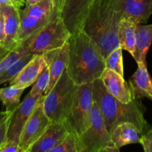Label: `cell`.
I'll return each mask as SVG.
<instances>
[{"mask_svg": "<svg viewBox=\"0 0 152 152\" xmlns=\"http://www.w3.org/2000/svg\"><path fill=\"white\" fill-rule=\"evenodd\" d=\"M66 71L77 86L92 83L101 78L105 69V58L101 48L82 29L69 39Z\"/></svg>", "mask_w": 152, "mask_h": 152, "instance_id": "obj_1", "label": "cell"}, {"mask_svg": "<svg viewBox=\"0 0 152 152\" xmlns=\"http://www.w3.org/2000/svg\"><path fill=\"white\" fill-rule=\"evenodd\" d=\"M122 13L116 0H93L81 29L98 44L104 58L119 47L118 30Z\"/></svg>", "mask_w": 152, "mask_h": 152, "instance_id": "obj_2", "label": "cell"}, {"mask_svg": "<svg viewBox=\"0 0 152 152\" xmlns=\"http://www.w3.org/2000/svg\"><path fill=\"white\" fill-rule=\"evenodd\" d=\"M92 86L94 102L102 114L110 134L118 125L126 122L134 123L142 135L151 129L144 117L145 108L140 99L134 98L128 103L120 102L107 91L101 79L95 80Z\"/></svg>", "mask_w": 152, "mask_h": 152, "instance_id": "obj_3", "label": "cell"}, {"mask_svg": "<svg viewBox=\"0 0 152 152\" xmlns=\"http://www.w3.org/2000/svg\"><path fill=\"white\" fill-rule=\"evenodd\" d=\"M76 88L66 69L52 90L43 95V110L51 122L63 123L72 105Z\"/></svg>", "mask_w": 152, "mask_h": 152, "instance_id": "obj_4", "label": "cell"}, {"mask_svg": "<svg viewBox=\"0 0 152 152\" xmlns=\"http://www.w3.org/2000/svg\"><path fill=\"white\" fill-rule=\"evenodd\" d=\"M71 35L61 18L59 9L57 8L47 25L27 41L26 44L31 53L43 54L63 47Z\"/></svg>", "mask_w": 152, "mask_h": 152, "instance_id": "obj_5", "label": "cell"}, {"mask_svg": "<svg viewBox=\"0 0 152 152\" xmlns=\"http://www.w3.org/2000/svg\"><path fill=\"white\" fill-rule=\"evenodd\" d=\"M58 8L55 0H43L33 5L19 9V31L18 44L26 43L51 20Z\"/></svg>", "mask_w": 152, "mask_h": 152, "instance_id": "obj_6", "label": "cell"}, {"mask_svg": "<svg viewBox=\"0 0 152 152\" xmlns=\"http://www.w3.org/2000/svg\"><path fill=\"white\" fill-rule=\"evenodd\" d=\"M92 83L77 86L70 111L64 120L69 133L81 134L90 125L91 111L94 105Z\"/></svg>", "mask_w": 152, "mask_h": 152, "instance_id": "obj_7", "label": "cell"}, {"mask_svg": "<svg viewBox=\"0 0 152 152\" xmlns=\"http://www.w3.org/2000/svg\"><path fill=\"white\" fill-rule=\"evenodd\" d=\"M110 145H115L112 142L102 114L94 102L90 125L81 134L77 136V152H101Z\"/></svg>", "mask_w": 152, "mask_h": 152, "instance_id": "obj_8", "label": "cell"}, {"mask_svg": "<svg viewBox=\"0 0 152 152\" xmlns=\"http://www.w3.org/2000/svg\"><path fill=\"white\" fill-rule=\"evenodd\" d=\"M43 95H42L22 129L19 141V145L22 152H29L32 145L51 123V120L43 110Z\"/></svg>", "mask_w": 152, "mask_h": 152, "instance_id": "obj_9", "label": "cell"}, {"mask_svg": "<svg viewBox=\"0 0 152 152\" xmlns=\"http://www.w3.org/2000/svg\"><path fill=\"white\" fill-rule=\"evenodd\" d=\"M93 0H63L60 14L71 34L81 29Z\"/></svg>", "mask_w": 152, "mask_h": 152, "instance_id": "obj_10", "label": "cell"}, {"mask_svg": "<svg viewBox=\"0 0 152 152\" xmlns=\"http://www.w3.org/2000/svg\"><path fill=\"white\" fill-rule=\"evenodd\" d=\"M39 99L33 97L29 93L22 102L15 108L10 120L7 140H11L19 144V137L25 123L32 114Z\"/></svg>", "mask_w": 152, "mask_h": 152, "instance_id": "obj_11", "label": "cell"}, {"mask_svg": "<svg viewBox=\"0 0 152 152\" xmlns=\"http://www.w3.org/2000/svg\"><path fill=\"white\" fill-rule=\"evenodd\" d=\"M43 55L46 64L49 65L50 75L49 86L43 94L46 95L52 90L64 71L66 69L69 61L68 42L61 48L46 52L43 53Z\"/></svg>", "mask_w": 152, "mask_h": 152, "instance_id": "obj_12", "label": "cell"}, {"mask_svg": "<svg viewBox=\"0 0 152 152\" xmlns=\"http://www.w3.org/2000/svg\"><path fill=\"white\" fill-rule=\"evenodd\" d=\"M122 19H129L137 24L147 22L152 14V0H116Z\"/></svg>", "mask_w": 152, "mask_h": 152, "instance_id": "obj_13", "label": "cell"}, {"mask_svg": "<svg viewBox=\"0 0 152 152\" xmlns=\"http://www.w3.org/2000/svg\"><path fill=\"white\" fill-rule=\"evenodd\" d=\"M69 134L63 123L51 122L38 140L32 145L29 152H49L62 142Z\"/></svg>", "mask_w": 152, "mask_h": 152, "instance_id": "obj_14", "label": "cell"}, {"mask_svg": "<svg viewBox=\"0 0 152 152\" xmlns=\"http://www.w3.org/2000/svg\"><path fill=\"white\" fill-rule=\"evenodd\" d=\"M100 79L107 91L120 102L128 103L134 99L129 85L125 82L124 77L105 68Z\"/></svg>", "mask_w": 152, "mask_h": 152, "instance_id": "obj_15", "label": "cell"}, {"mask_svg": "<svg viewBox=\"0 0 152 152\" xmlns=\"http://www.w3.org/2000/svg\"><path fill=\"white\" fill-rule=\"evenodd\" d=\"M130 89L133 98L141 99L146 97L152 100V79L145 62L137 63V69L130 78Z\"/></svg>", "mask_w": 152, "mask_h": 152, "instance_id": "obj_16", "label": "cell"}, {"mask_svg": "<svg viewBox=\"0 0 152 152\" xmlns=\"http://www.w3.org/2000/svg\"><path fill=\"white\" fill-rule=\"evenodd\" d=\"M0 10L2 12L4 20V39L1 47L11 50L19 45L17 42L19 31V9L12 5H6Z\"/></svg>", "mask_w": 152, "mask_h": 152, "instance_id": "obj_17", "label": "cell"}, {"mask_svg": "<svg viewBox=\"0 0 152 152\" xmlns=\"http://www.w3.org/2000/svg\"><path fill=\"white\" fill-rule=\"evenodd\" d=\"M46 65L43 54H37L19 72L14 79L9 82L10 86L27 88L33 85Z\"/></svg>", "mask_w": 152, "mask_h": 152, "instance_id": "obj_18", "label": "cell"}, {"mask_svg": "<svg viewBox=\"0 0 152 152\" xmlns=\"http://www.w3.org/2000/svg\"><path fill=\"white\" fill-rule=\"evenodd\" d=\"M141 136L138 128L128 122L119 124L110 133L112 142L119 149L129 144L139 143Z\"/></svg>", "mask_w": 152, "mask_h": 152, "instance_id": "obj_19", "label": "cell"}, {"mask_svg": "<svg viewBox=\"0 0 152 152\" xmlns=\"http://www.w3.org/2000/svg\"><path fill=\"white\" fill-rule=\"evenodd\" d=\"M152 42V24H137L136 28V41L132 56L137 63L145 62L146 56Z\"/></svg>", "mask_w": 152, "mask_h": 152, "instance_id": "obj_20", "label": "cell"}, {"mask_svg": "<svg viewBox=\"0 0 152 152\" xmlns=\"http://www.w3.org/2000/svg\"><path fill=\"white\" fill-rule=\"evenodd\" d=\"M137 23L131 19L123 18L119 22L118 30V40L122 50H127L131 55L134 54L136 41Z\"/></svg>", "mask_w": 152, "mask_h": 152, "instance_id": "obj_21", "label": "cell"}, {"mask_svg": "<svg viewBox=\"0 0 152 152\" xmlns=\"http://www.w3.org/2000/svg\"><path fill=\"white\" fill-rule=\"evenodd\" d=\"M25 89L16 86L0 88V102L4 105L5 110L15 109L20 103V98Z\"/></svg>", "mask_w": 152, "mask_h": 152, "instance_id": "obj_22", "label": "cell"}, {"mask_svg": "<svg viewBox=\"0 0 152 152\" xmlns=\"http://www.w3.org/2000/svg\"><path fill=\"white\" fill-rule=\"evenodd\" d=\"M36 55L37 54H34L30 52L15 61L4 72L0 75V85L11 81L13 79H14Z\"/></svg>", "mask_w": 152, "mask_h": 152, "instance_id": "obj_23", "label": "cell"}, {"mask_svg": "<svg viewBox=\"0 0 152 152\" xmlns=\"http://www.w3.org/2000/svg\"><path fill=\"white\" fill-rule=\"evenodd\" d=\"M30 53L26 43H22L17 47L10 50L4 56L0 58V75L6 71L15 61L24 55Z\"/></svg>", "mask_w": 152, "mask_h": 152, "instance_id": "obj_24", "label": "cell"}, {"mask_svg": "<svg viewBox=\"0 0 152 152\" xmlns=\"http://www.w3.org/2000/svg\"><path fill=\"white\" fill-rule=\"evenodd\" d=\"M49 79H50L49 68L46 62V65H44L40 74L31 86L32 87L29 92L30 94L36 99H40V96L44 94L45 91L49 86Z\"/></svg>", "mask_w": 152, "mask_h": 152, "instance_id": "obj_25", "label": "cell"}, {"mask_svg": "<svg viewBox=\"0 0 152 152\" xmlns=\"http://www.w3.org/2000/svg\"><path fill=\"white\" fill-rule=\"evenodd\" d=\"M122 50V48L119 46L107 55L105 58V68L124 77Z\"/></svg>", "mask_w": 152, "mask_h": 152, "instance_id": "obj_26", "label": "cell"}, {"mask_svg": "<svg viewBox=\"0 0 152 152\" xmlns=\"http://www.w3.org/2000/svg\"><path fill=\"white\" fill-rule=\"evenodd\" d=\"M49 152H77V136L69 132L63 140L52 148Z\"/></svg>", "mask_w": 152, "mask_h": 152, "instance_id": "obj_27", "label": "cell"}, {"mask_svg": "<svg viewBox=\"0 0 152 152\" xmlns=\"http://www.w3.org/2000/svg\"><path fill=\"white\" fill-rule=\"evenodd\" d=\"M14 110H5L4 111L0 112V146L7 139L10 120Z\"/></svg>", "mask_w": 152, "mask_h": 152, "instance_id": "obj_28", "label": "cell"}, {"mask_svg": "<svg viewBox=\"0 0 152 152\" xmlns=\"http://www.w3.org/2000/svg\"><path fill=\"white\" fill-rule=\"evenodd\" d=\"M139 143L145 152H152V129L148 130L140 137Z\"/></svg>", "mask_w": 152, "mask_h": 152, "instance_id": "obj_29", "label": "cell"}, {"mask_svg": "<svg viewBox=\"0 0 152 152\" xmlns=\"http://www.w3.org/2000/svg\"><path fill=\"white\" fill-rule=\"evenodd\" d=\"M0 152H22L19 144L6 140L0 146Z\"/></svg>", "mask_w": 152, "mask_h": 152, "instance_id": "obj_30", "label": "cell"}, {"mask_svg": "<svg viewBox=\"0 0 152 152\" xmlns=\"http://www.w3.org/2000/svg\"><path fill=\"white\" fill-rule=\"evenodd\" d=\"M4 39V20L2 12L0 10V45Z\"/></svg>", "mask_w": 152, "mask_h": 152, "instance_id": "obj_31", "label": "cell"}, {"mask_svg": "<svg viewBox=\"0 0 152 152\" xmlns=\"http://www.w3.org/2000/svg\"><path fill=\"white\" fill-rule=\"evenodd\" d=\"M10 4L16 8L21 9L25 4V0H9Z\"/></svg>", "mask_w": 152, "mask_h": 152, "instance_id": "obj_32", "label": "cell"}, {"mask_svg": "<svg viewBox=\"0 0 152 152\" xmlns=\"http://www.w3.org/2000/svg\"><path fill=\"white\" fill-rule=\"evenodd\" d=\"M42 1L43 0H25V5H33Z\"/></svg>", "mask_w": 152, "mask_h": 152, "instance_id": "obj_33", "label": "cell"}, {"mask_svg": "<svg viewBox=\"0 0 152 152\" xmlns=\"http://www.w3.org/2000/svg\"><path fill=\"white\" fill-rule=\"evenodd\" d=\"M6 5H11L9 0H0V10Z\"/></svg>", "mask_w": 152, "mask_h": 152, "instance_id": "obj_34", "label": "cell"}, {"mask_svg": "<svg viewBox=\"0 0 152 152\" xmlns=\"http://www.w3.org/2000/svg\"><path fill=\"white\" fill-rule=\"evenodd\" d=\"M55 4H56L57 7H58L60 10V8H61V4H62L63 0H55Z\"/></svg>", "mask_w": 152, "mask_h": 152, "instance_id": "obj_35", "label": "cell"}, {"mask_svg": "<svg viewBox=\"0 0 152 152\" xmlns=\"http://www.w3.org/2000/svg\"><path fill=\"white\" fill-rule=\"evenodd\" d=\"M9 51H10V50H3V51L1 52V53H0V58L2 57V56H4V55L7 54V53H8Z\"/></svg>", "mask_w": 152, "mask_h": 152, "instance_id": "obj_36", "label": "cell"}, {"mask_svg": "<svg viewBox=\"0 0 152 152\" xmlns=\"http://www.w3.org/2000/svg\"><path fill=\"white\" fill-rule=\"evenodd\" d=\"M7 50V49L4 48H3V47H1V46L0 45V53H1V52H2L3 50Z\"/></svg>", "mask_w": 152, "mask_h": 152, "instance_id": "obj_37", "label": "cell"}]
</instances>
